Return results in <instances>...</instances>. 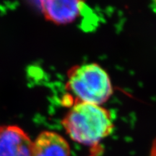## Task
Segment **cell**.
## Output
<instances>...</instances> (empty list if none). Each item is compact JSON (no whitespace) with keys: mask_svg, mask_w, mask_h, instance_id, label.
I'll use <instances>...</instances> for the list:
<instances>
[{"mask_svg":"<svg viewBox=\"0 0 156 156\" xmlns=\"http://www.w3.org/2000/svg\"><path fill=\"white\" fill-rule=\"evenodd\" d=\"M67 135L82 145L95 147L114 130L110 113L99 105L75 102L62 120Z\"/></svg>","mask_w":156,"mask_h":156,"instance_id":"obj_1","label":"cell"},{"mask_svg":"<svg viewBox=\"0 0 156 156\" xmlns=\"http://www.w3.org/2000/svg\"><path fill=\"white\" fill-rule=\"evenodd\" d=\"M67 88L75 102L99 105L106 102L113 93L107 73L97 64L75 66L68 72Z\"/></svg>","mask_w":156,"mask_h":156,"instance_id":"obj_2","label":"cell"},{"mask_svg":"<svg viewBox=\"0 0 156 156\" xmlns=\"http://www.w3.org/2000/svg\"><path fill=\"white\" fill-rule=\"evenodd\" d=\"M34 142L23 129L0 126V156H33Z\"/></svg>","mask_w":156,"mask_h":156,"instance_id":"obj_3","label":"cell"},{"mask_svg":"<svg viewBox=\"0 0 156 156\" xmlns=\"http://www.w3.org/2000/svg\"><path fill=\"white\" fill-rule=\"evenodd\" d=\"M83 6V0H42L40 9L48 21L66 25L77 18Z\"/></svg>","mask_w":156,"mask_h":156,"instance_id":"obj_4","label":"cell"},{"mask_svg":"<svg viewBox=\"0 0 156 156\" xmlns=\"http://www.w3.org/2000/svg\"><path fill=\"white\" fill-rule=\"evenodd\" d=\"M33 156H70V147L59 134L44 131L34 142Z\"/></svg>","mask_w":156,"mask_h":156,"instance_id":"obj_5","label":"cell"},{"mask_svg":"<svg viewBox=\"0 0 156 156\" xmlns=\"http://www.w3.org/2000/svg\"><path fill=\"white\" fill-rule=\"evenodd\" d=\"M35 4V5L37 7L40 8V5H41V2L42 0H31Z\"/></svg>","mask_w":156,"mask_h":156,"instance_id":"obj_6","label":"cell"},{"mask_svg":"<svg viewBox=\"0 0 156 156\" xmlns=\"http://www.w3.org/2000/svg\"><path fill=\"white\" fill-rule=\"evenodd\" d=\"M90 156H95V155H90Z\"/></svg>","mask_w":156,"mask_h":156,"instance_id":"obj_7","label":"cell"}]
</instances>
